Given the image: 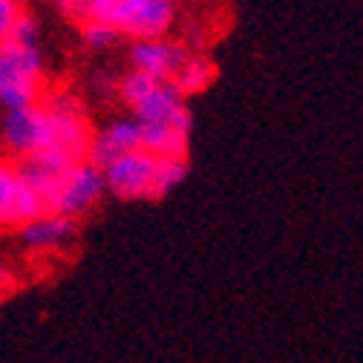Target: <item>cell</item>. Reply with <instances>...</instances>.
I'll return each instance as SVG.
<instances>
[{
	"instance_id": "cell-14",
	"label": "cell",
	"mask_w": 363,
	"mask_h": 363,
	"mask_svg": "<svg viewBox=\"0 0 363 363\" xmlns=\"http://www.w3.org/2000/svg\"><path fill=\"white\" fill-rule=\"evenodd\" d=\"M188 176V162L185 159H162L159 164V176H156V188H153V199H164L167 194H173Z\"/></svg>"
},
{
	"instance_id": "cell-7",
	"label": "cell",
	"mask_w": 363,
	"mask_h": 363,
	"mask_svg": "<svg viewBox=\"0 0 363 363\" xmlns=\"http://www.w3.org/2000/svg\"><path fill=\"white\" fill-rule=\"evenodd\" d=\"M142 150V124L139 118H116L93 133V145H89V162L99 167H110L121 156H130Z\"/></svg>"
},
{
	"instance_id": "cell-19",
	"label": "cell",
	"mask_w": 363,
	"mask_h": 363,
	"mask_svg": "<svg viewBox=\"0 0 363 363\" xmlns=\"http://www.w3.org/2000/svg\"><path fill=\"white\" fill-rule=\"evenodd\" d=\"M93 84L99 86V93H101V96H107V93H118V78H113L110 72H99V75L93 78Z\"/></svg>"
},
{
	"instance_id": "cell-1",
	"label": "cell",
	"mask_w": 363,
	"mask_h": 363,
	"mask_svg": "<svg viewBox=\"0 0 363 363\" xmlns=\"http://www.w3.org/2000/svg\"><path fill=\"white\" fill-rule=\"evenodd\" d=\"M0 130H4V145L21 159L50 153L78 164L89 156V145H93V130L72 93H58L29 110L6 113Z\"/></svg>"
},
{
	"instance_id": "cell-20",
	"label": "cell",
	"mask_w": 363,
	"mask_h": 363,
	"mask_svg": "<svg viewBox=\"0 0 363 363\" xmlns=\"http://www.w3.org/2000/svg\"><path fill=\"white\" fill-rule=\"evenodd\" d=\"M12 283H15V277H12V271L6 268V265H0V300L6 297V291L12 289Z\"/></svg>"
},
{
	"instance_id": "cell-3",
	"label": "cell",
	"mask_w": 363,
	"mask_h": 363,
	"mask_svg": "<svg viewBox=\"0 0 363 363\" xmlns=\"http://www.w3.org/2000/svg\"><path fill=\"white\" fill-rule=\"evenodd\" d=\"M107 21L133 40L164 38L176 21V0H89L86 21Z\"/></svg>"
},
{
	"instance_id": "cell-15",
	"label": "cell",
	"mask_w": 363,
	"mask_h": 363,
	"mask_svg": "<svg viewBox=\"0 0 363 363\" xmlns=\"http://www.w3.org/2000/svg\"><path fill=\"white\" fill-rule=\"evenodd\" d=\"M84 43L89 50H110V47H116L118 43V38H121V32L113 26V23H107V21H84Z\"/></svg>"
},
{
	"instance_id": "cell-16",
	"label": "cell",
	"mask_w": 363,
	"mask_h": 363,
	"mask_svg": "<svg viewBox=\"0 0 363 363\" xmlns=\"http://www.w3.org/2000/svg\"><path fill=\"white\" fill-rule=\"evenodd\" d=\"M21 15H23L21 0H0V43H4L15 32Z\"/></svg>"
},
{
	"instance_id": "cell-10",
	"label": "cell",
	"mask_w": 363,
	"mask_h": 363,
	"mask_svg": "<svg viewBox=\"0 0 363 363\" xmlns=\"http://www.w3.org/2000/svg\"><path fill=\"white\" fill-rule=\"evenodd\" d=\"M72 240H75V219L55 211H43L26 225H21V242L29 251H58Z\"/></svg>"
},
{
	"instance_id": "cell-8",
	"label": "cell",
	"mask_w": 363,
	"mask_h": 363,
	"mask_svg": "<svg viewBox=\"0 0 363 363\" xmlns=\"http://www.w3.org/2000/svg\"><path fill=\"white\" fill-rule=\"evenodd\" d=\"M191 127H194V116L188 107L176 113L173 118L142 124V147L159 159H185L188 142H191Z\"/></svg>"
},
{
	"instance_id": "cell-6",
	"label": "cell",
	"mask_w": 363,
	"mask_h": 363,
	"mask_svg": "<svg viewBox=\"0 0 363 363\" xmlns=\"http://www.w3.org/2000/svg\"><path fill=\"white\" fill-rule=\"evenodd\" d=\"M40 196L32 191L26 176L21 173V164L0 162V225L12 228V225H26L38 213H43Z\"/></svg>"
},
{
	"instance_id": "cell-5",
	"label": "cell",
	"mask_w": 363,
	"mask_h": 363,
	"mask_svg": "<svg viewBox=\"0 0 363 363\" xmlns=\"http://www.w3.org/2000/svg\"><path fill=\"white\" fill-rule=\"evenodd\" d=\"M159 164H162V159L145 147L130 156H121L118 162L104 167L107 191L116 194L118 199H153Z\"/></svg>"
},
{
	"instance_id": "cell-9",
	"label": "cell",
	"mask_w": 363,
	"mask_h": 363,
	"mask_svg": "<svg viewBox=\"0 0 363 363\" xmlns=\"http://www.w3.org/2000/svg\"><path fill=\"white\" fill-rule=\"evenodd\" d=\"M188 50L176 40H135L130 50V64L133 69H142L159 81H173L179 75V69L188 64Z\"/></svg>"
},
{
	"instance_id": "cell-4",
	"label": "cell",
	"mask_w": 363,
	"mask_h": 363,
	"mask_svg": "<svg viewBox=\"0 0 363 363\" xmlns=\"http://www.w3.org/2000/svg\"><path fill=\"white\" fill-rule=\"evenodd\" d=\"M107 191V176H104V167L93 164L89 159L72 164L61 182H58V188L47 205V211H55V213H64V216H81L86 213L89 208H93L101 194Z\"/></svg>"
},
{
	"instance_id": "cell-18",
	"label": "cell",
	"mask_w": 363,
	"mask_h": 363,
	"mask_svg": "<svg viewBox=\"0 0 363 363\" xmlns=\"http://www.w3.org/2000/svg\"><path fill=\"white\" fill-rule=\"evenodd\" d=\"M58 4L64 6L67 15L78 18V21H86V9H89V0H58Z\"/></svg>"
},
{
	"instance_id": "cell-2",
	"label": "cell",
	"mask_w": 363,
	"mask_h": 363,
	"mask_svg": "<svg viewBox=\"0 0 363 363\" xmlns=\"http://www.w3.org/2000/svg\"><path fill=\"white\" fill-rule=\"evenodd\" d=\"M43 55L40 47L6 38L0 43V107L6 113L40 104Z\"/></svg>"
},
{
	"instance_id": "cell-13",
	"label": "cell",
	"mask_w": 363,
	"mask_h": 363,
	"mask_svg": "<svg viewBox=\"0 0 363 363\" xmlns=\"http://www.w3.org/2000/svg\"><path fill=\"white\" fill-rule=\"evenodd\" d=\"M159 84H162L159 78H153V75H147V72H142V69H130V72H124L121 81H118V96H121V101H124L127 107L135 110L142 101H147V99L156 93Z\"/></svg>"
},
{
	"instance_id": "cell-12",
	"label": "cell",
	"mask_w": 363,
	"mask_h": 363,
	"mask_svg": "<svg viewBox=\"0 0 363 363\" xmlns=\"http://www.w3.org/2000/svg\"><path fill=\"white\" fill-rule=\"evenodd\" d=\"M213 75H216V69H213V64H211L208 58H202V55H191L188 64L182 67L179 75L173 78V84H176L179 93L188 99V96H194V93H202L205 86H211Z\"/></svg>"
},
{
	"instance_id": "cell-11",
	"label": "cell",
	"mask_w": 363,
	"mask_h": 363,
	"mask_svg": "<svg viewBox=\"0 0 363 363\" xmlns=\"http://www.w3.org/2000/svg\"><path fill=\"white\" fill-rule=\"evenodd\" d=\"M185 107H188V104H185V96H182L179 89H176V84H173V81H162V84L156 86V93L133 110V116L139 118L142 124H150V121L173 118L176 113H182Z\"/></svg>"
},
{
	"instance_id": "cell-17",
	"label": "cell",
	"mask_w": 363,
	"mask_h": 363,
	"mask_svg": "<svg viewBox=\"0 0 363 363\" xmlns=\"http://www.w3.org/2000/svg\"><path fill=\"white\" fill-rule=\"evenodd\" d=\"M9 38H15V40H21V43H32V47H38V38H40V26H38L35 15L23 12V15H21V21H18V26H15V32H12Z\"/></svg>"
}]
</instances>
